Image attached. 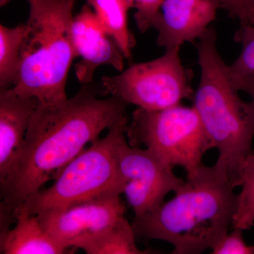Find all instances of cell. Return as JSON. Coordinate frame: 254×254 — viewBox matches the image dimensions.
<instances>
[{"mask_svg":"<svg viewBox=\"0 0 254 254\" xmlns=\"http://www.w3.org/2000/svg\"><path fill=\"white\" fill-rule=\"evenodd\" d=\"M103 88L92 82L72 98L39 105L32 115L22 147L8 176L0 182L1 227L15 222L14 213L30 195L55 180L85 146L105 129L127 120L128 103L119 97L100 98Z\"/></svg>","mask_w":254,"mask_h":254,"instance_id":"6da1fadb","label":"cell"},{"mask_svg":"<svg viewBox=\"0 0 254 254\" xmlns=\"http://www.w3.org/2000/svg\"><path fill=\"white\" fill-rule=\"evenodd\" d=\"M237 184L216 164L203 165L175 196L131 222L136 237L173 246V254L212 250L230 231Z\"/></svg>","mask_w":254,"mask_h":254,"instance_id":"7a4b0ae2","label":"cell"},{"mask_svg":"<svg viewBox=\"0 0 254 254\" xmlns=\"http://www.w3.org/2000/svg\"><path fill=\"white\" fill-rule=\"evenodd\" d=\"M216 41L215 28L209 27L196 44L200 78L192 106L213 148L218 150L215 164L240 187L242 165L253 153L254 111L234 86Z\"/></svg>","mask_w":254,"mask_h":254,"instance_id":"3957f363","label":"cell"},{"mask_svg":"<svg viewBox=\"0 0 254 254\" xmlns=\"http://www.w3.org/2000/svg\"><path fill=\"white\" fill-rule=\"evenodd\" d=\"M76 0H27L17 80L13 91L43 104L67 99L68 73L76 59L73 9Z\"/></svg>","mask_w":254,"mask_h":254,"instance_id":"277c9868","label":"cell"},{"mask_svg":"<svg viewBox=\"0 0 254 254\" xmlns=\"http://www.w3.org/2000/svg\"><path fill=\"white\" fill-rule=\"evenodd\" d=\"M128 125L127 119L110 128L104 138H98L73 158L53 185L30 195L17 208L39 215L103 195L123 194L118 148Z\"/></svg>","mask_w":254,"mask_h":254,"instance_id":"5b68a950","label":"cell"},{"mask_svg":"<svg viewBox=\"0 0 254 254\" xmlns=\"http://www.w3.org/2000/svg\"><path fill=\"white\" fill-rule=\"evenodd\" d=\"M126 134L128 144L144 145L169 166L181 167L187 179L196 175L213 148L196 110L181 104L156 111L138 108Z\"/></svg>","mask_w":254,"mask_h":254,"instance_id":"8992f818","label":"cell"},{"mask_svg":"<svg viewBox=\"0 0 254 254\" xmlns=\"http://www.w3.org/2000/svg\"><path fill=\"white\" fill-rule=\"evenodd\" d=\"M180 47L168 48L165 54L147 63H137L113 76H103L104 95L119 97L128 104L156 111L193 99L190 70L182 64Z\"/></svg>","mask_w":254,"mask_h":254,"instance_id":"52a82bcc","label":"cell"},{"mask_svg":"<svg viewBox=\"0 0 254 254\" xmlns=\"http://www.w3.org/2000/svg\"><path fill=\"white\" fill-rule=\"evenodd\" d=\"M118 167L123 181V193L139 218L163 203L170 192L176 193L185 180L150 150L132 146L123 136L119 142Z\"/></svg>","mask_w":254,"mask_h":254,"instance_id":"ba28073f","label":"cell"},{"mask_svg":"<svg viewBox=\"0 0 254 254\" xmlns=\"http://www.w3.org/2000/svg\"><path fill=\"white\" fill-rule=\"evenodd\" d=\"M120 194H110L37 215L43 227L67 249L113 225L125 216Z\"/></svg>","mask_w":254,"mask_h":254,"instance_id":"9c48e42d","label":"cell"},{"mask_svg":"<svg viewBox=\"0 0 254 254\" xmlns=\"http://www.w3.org/2000/svg\"><path fill=\"white\" fill-rule=\"evenodd\" d=\"M72 36L76 58H81L75 73L82 85L93 82L95 70L103 65L123 71L125 55L88 4L73 16Z\"/></svg>","mask_w":254,"mask_h":254,"instance_id":"30bf717a","label":"cell"},{"mask_svg":"<svg viewBox=\"0 0 254 254\" xmlns=\"http://www.w3.org/2000/svg\"><path fill=\"white\" fill-rule=\"evenodd\" d=\"M220 8V0H163L154 26L157 45L168 49L199 39Z\"/></svg>","mask_w":254,"mask_h":254,"instance_id":"8fae6325","label":"cell"},{"mask_svg":"<svg viewBox=\"0 0 254 254\" xmlns=\"http://www.w3.org/2000/svg\"><path fill=\"white\" fill-rule=\"evenodd\" d=\"M39 103L37 98L18 96L12 88L0 91V182L9 175Z\"/></svg>","mask_w":254,"mask_h":254,"instance_id":"7c38bea8","label":"cell"},{"mask_svg":"<svg viewBox=\"0 0 254 254\" xmlns=\"http://www.w3.org/2000/svg\"><path fill=\"white\" fill-rule=\"evenodd\" d=\"M15 226L0 234V253L4 254H62L68 249L47 231L38 215L17 208Z\"/></svg>","mask_w":254,"mask_h":254,"instance_id":"4fadbf2b","label":"cell"},{"mask_svg":"<svg viewBox=\"0 0 254 254\" xmlns=\"http://www.w3.org/2000/svg\"><path fill=\"white\" fill-rule=\"evenodd\" d=\"M136 235L131 223L125 216L103 231L81 241L75 248L88 254H142L136 243Z\"/></svg>","mask_w":254,"mask_h":254,"instance_id":"5bb4252c","label":"cell"},{"mask_svg":"<svg viewBox=\"0 0 254 254\" xmlns=\"http://www.w3.org/2000/svg\"><path fill=\"white\" fill-rule=\"evenodd\" d=\"M105 30L115 38L125 58L131 59L136 40L128 26V0H87Z\"/></svg>","mask_w":254,"mask_h":254,"instance_id":"9a60e30c","label":"cell"},{"mask_svg":"<svg viewBox=\"0 0 254 254\" xmlns=\"http://www.w3.org/2000/svg\"><path fill=\"white\" fill-rule=\"evenodd\" d=\"M25 24L0 25V91L12 88L17 80Z\"/></svg>","mask_w":254,"mask_h":254,"instance_id":"2e32d148","label":"cell"},{"mask_svg":"<svg viewBox=\"0 0 254 254\" xmlns=\"http://www.w3.org/2000/svg\"><path fill=\"white\" fill-rule=\"evenodd\" d=\"M235 41L242 45L240 56L229 71L232 76H254V26H242L235 35Z\"/></svg>","mask_w":254,"mask_h":254,"instance_id":"e0dca14e","label":"cell"},{"mask_svg":"<svg viewBox=\"0 0 254 254\" xmlns=\"http://www.w3.org/2000/svg\"><path fill=\"white\" fill-rule=\"evenodd\" d=\"M240 186L242 190L237 194L232 227L245 231L254 225V181L242 180Z\"/></svg>","mask_w":254,"mask_h":254,"instance_id":"ac0fdd59","label":"cell"},{"mask_svg":"<svg viewBox=\"0 0 254 254\" xmlns=\"http://www.w3.org/2000/svg\"><path fill=\"white\" fill-rule=\"evenodd\" d=\"M132 8L136 9L134 19L141 33L154 28L160 16L163 0H128Z\"/></svg>","mask_w":254,"mask_h":254,"instance_id":"d6986e66","label":"cell"},{"mask_svg":"<svg viewBox=\"0 0 254 254\" xmlns=\"http://www.w3.org/2000/svg\"><path fill=\"white\" fill-rule=\"evenodd\" d=\"M211 250L213 254H254V245L246 243L243 230L233 227Z\"/></svg>","mask_w":254,"mask_h":254,"instance_id":"ffe728a7","label":"cell"},{"mask_svg":"<svg viewBox=\"0 0 254 254\" xmlns=\"http://www.w3.org/2000/svg\"><path fill=\"white\" fill-rule=\"evenodd\" d=\"M221 8L242 26H254V0H220Z\"/></svg>","mask_w":254,"mask_h":254,"instance_id":"44dd1931","label":"cell"},{"mask_svg":"<svg viewBox=\"0 0 254 254\" xmlns=\"http://www.w3.org/2000/svg\"><path fill=\"white\" fill-rule=\"evenodd\" d=\"M231 76V75H230ZM232 81L237 91L245 92L251 98L250 103L254 111V76H232Z\"/></svg>","mask_w":254,"mask_h":254,"instance_id":"7402d4cb","label":"cell"},{"mask_svg":"<svg viewBox=\"0 0 254 254\" xmlns=\"http://www.w3.org/2000/svg\"><path fill=\"white\" fill-rule=\"evenodd\" d=\"M242 180H253L254 181V153L249 155L242 165L240 183Z\"/></svg>","mask_w":254,"mask_h":254,"instance_id":"603a6c76","label":"cell"},{"mask_svg":"<svg viewBox=\"0 0 254 254\" xmlns=\"http://www.w3.org/2000/svg\"><path fill=\"white\" fill-rule=\"evenodd\" d=\"M9 1L10 0H0V5H1V6H4L7 4Z\"/></svg>","mask_w":254,"mask_h":254,"instance_id":"cb8c5ba5","label":"cell"}]
</instances>
